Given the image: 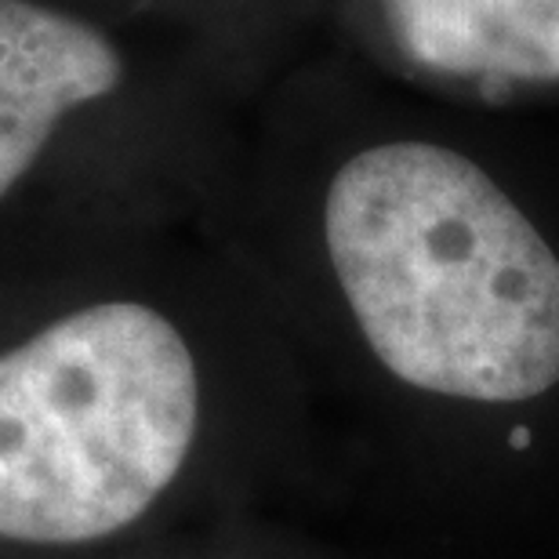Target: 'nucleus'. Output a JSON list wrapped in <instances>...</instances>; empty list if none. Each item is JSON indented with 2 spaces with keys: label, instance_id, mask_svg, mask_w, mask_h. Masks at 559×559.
I'll use <instances>...</instances> for the list:
<instances>
[{
  "label": "nucleus",
  "instance_id": "nucleus-4",
  "mask_svg": "<svg viewBox=\"0 0 559 559\" xmlns=\"http://www.w3.org/2000/svg\"><path fill=\"white\" fill-rule=\"evenodd\" d=\"M128 59L95 22L0 0V200L73 109L124 92Z\"/></svg>",
  "mask_w": 559,
  "mask_h": 559
},
{
  "label": "nucleus",
  "instance_id": "nucleus-3",
  "mask_svg": "<svg viewBox=\"0 0 559 559\" xmlns=\"http://www.w3.org/2000/svg\"><path fill=\"white\" fill-rule=\"evenodd\" d=\"M349 55L421 98L559 120V0H331Z\"/></svg>",
  "mask_w": 559,
  "mask_h": 559
},
{
  "label": "nucleus",
  "instance_id": "nucleus-2",
  "mask_svg": "<svg viewBox=\"0 0 559 559\" xmlns=\"http://www.w3.org/2000/svg\"><path fill=\"white\" fill-rule=\"evenodd\" d=\"M200 356L171 312L114 298L0 356V538L76 545L131 527L182 473Z\"/></svg>",
  "mask_w": 559,
  "mask_h": 559
},
{
  "label": "nucleus",
  "instance_id": "nucleus-1",
  "mask_svg": "<svg viewBox=\"0 0 559 559\" xmlns=\"http://www.w3.org/2000/svg\"><path fill=\"white\" fill-rule=\"evenodd\" d=\"M317 301L385 404L559 415V120L404 92L349 55L287 103Z\"/></svg>",
  "mask_w": 559,
  "mask_h": 559
},
{
  "label": "nucleus",
  "instance_id": "nucleus-5",
  "mask_svg": "<svg viewBox=\"0 0 559 559\" xmlns=\"http://www.w3.org/2000/svg\"><path fill=\"white\" fill-rule=\"evenodd\" d=\"M309 4H312V8H317V11H323V15H328V8H331V0H309Z\"/></svg>",
  "mask_w": 559,
  "mask_h": 559
}]
</instances>
